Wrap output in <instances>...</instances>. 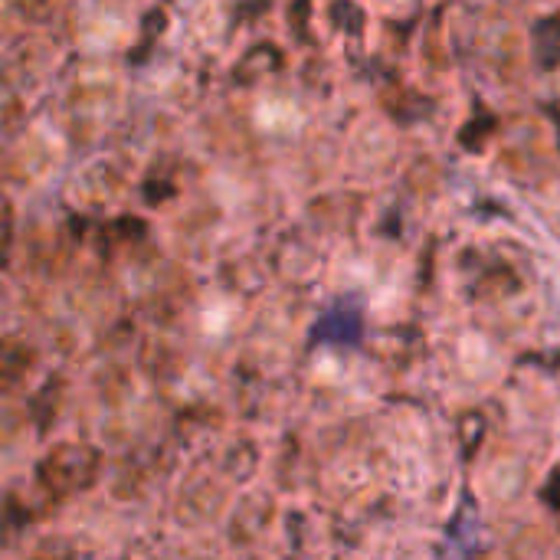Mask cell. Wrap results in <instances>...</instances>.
Segmentation results:
<instances>
[{
	"mask_svg": "<svg viewBox=\"0 0 560 560\" xmlns=\"http://www.w3.org/2000/svg\"><path fill=\"white\" fill-rule=\"evenodd\" d=\"M318 335H325L328 341H338V345H358V338H361V315L358 312H331L318 325Z\"/></svg>",
	"mask_w": 560,
	"mask_h": 560,
	"instance_id": "6da1fadb",
	"label": "cell"
}]
</instances>
